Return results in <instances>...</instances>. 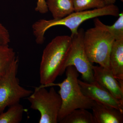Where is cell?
<instances>
[{
    "mask_svg": "<svg viewBox=\"0 0 123 123\" xmlns=\"http://www.w3.org/2000/svg\"><path fill=\"white\" fill-rule=\"evenodd\" d=\"M66 77L61 83H52L48 86H59V91L62 105L58 121L62 120L74 110L78 109H91L94 101L82 92L78 82L79 74L75 67L68 66L66 70Z\"/></svg>",
    "mask_w": 123,
    "mask_h": 123,
    "instance_id": "3957f363",
    "label": "cell"
},
{
    "mask_svg": "<svg viewBox=\"0 0 123 123\" xmlns=\"http://www.w3.org/2000/svg\"><path fill=\"white\" fill-rule=\"evenodd\" d=\"M115 40L107 31L97 26L85 31L83 43L90 61L111 70L110 56Z\"/></svg>",
    "mask_w": 123,
    "mask_h": 123,
    "instance_id": "277c9868",
    "label": "cell"
},
{
    "mask_svg": "<svg viewBox=\"0 0 123 123\" xmlns=\"http://www.w3.org/2000/svg\"><path fill=\"white\" fill-rule=\"evenodd\" d=\"M72 38L58 36L52 40L43 50L39 68L40 82L44 87L52 84L62 71L68 55Z\"/></svg>",
    "mask_w": 123,
    "mask_h": 123,
    "instance_id": "7a4b0ae2",
    "label": "cell"
},
{
    "mask_svg": "<svg viewBox=\"0 0 123 123\" xmlns=\"http://www.w3.org/2000/svg\"><path fill=\"white\" fill-rule=\"evenodd\" d=\"M106 5L114 4L116 2V0H104Z\"/></svg>",
    "mask_w": 123,
    "mask_h": 123,
    "instance_id": "ffe728a7",
    "label": "cell"
},
{
    "mask_svg": "<svg viewBox=\"0 0 123 123\" xmlns=\"http://www.w3.org/2000/svg\"><path fill=\"white\" fill-rule=\"evenodd\" d=\"M35 10L36 12L43 14L47 12L48 10L46 5V0H37Z\"/></svg>",
    "mask_w": 123,
    "mask_h": 123,
    "instance_id": "d6986e66",
    "label": "cell"
},
{
    "mask_svg": "<svg viewBox=\"0 0 123 123\" xmlns=\"http://www.w3.org/2000/svg\"><path fill=\"white\" fill-rule=\"evenodd\" d=\"M46 2L53 19L63 18L74 12L73 0H47Z\"/></svg>",
    "mask_w": 123,
    "mask_h": 123,
    "instance_id": "7c38bea8",
    "label": "cell"
},
{
    "mask_svg": "<svg viewBox=\"0 0 123 123\" xmlns=\"http://www.w3.org/2000/svg\"><path fill=\"white\" fill-rule=\"evenodd\" d=\"M91 110L95 123H123V112L114 108L94 101Z\"/></svg>",
    "mask_w": 123,
    "mask_h": 123,
    "instance_id": "30bf717a",
    "label": "cell"
},
{
    "mask_svg": "<svg viewBox=\"0 0 123 123\" xmlns=\"http://www.w3.org/2000/svg\"><path fill=\"white\" fill-rule=\"evenodd\" d=\"M74 12L100 8L106 5L104 0H73Z\"/></svg>",
    "mask_w": 123,
    "mask_h": 123,
    "instance_id": "e0dca14e",
    "label": "cell"
},
{
    "mask_svg": "<svg viewBox=\"0 0 123 123\" xmlns=\"http://www.w3.org/2000/svg\"><path fill=\"white\" fill-rule=\"evenodd\" d=\"M119 17L112 25L104 24L99 18H95L94 20L95 26L100 27L105 29L111 35L115 40L123 39V12L119 14Z\"/></svg>",
    "mask_w": 123,
    "mask_h": 123,
    "instance_id": "2e32d148",
    "label": "cell"
},
{
    "mask_svg": "<svg viewBox=\"0 0 123 123\" xmlns=\"http://www.w3.org/2000/svg\"><path fill=\"white\" fill-rule=\"evenodd\" d=\"M18 66L17 57L0 79V114L6 107L19 103L21 99L29 97L33 92L20 85L17 77Z\"/></svg>",
    "mask_w": 123,
    "mask_h": 123,
    "instance_id": "8992f818",
    "label": "cell"
},
{
    "mask_svg": "<svg viewBox=\"0 0 123 123\" xmlns=\"http://www.w3.org/2000/svg\"><path fill=\"white\" fill-rule=\"evenodd\" d=\"M42 85L36 88L27 99L30 107L40 115L39 123H57L62 105L61 98L55 88L48 90Z\"/></svg>",
    "mask_w": 123,
    "mask_h": 123,
    "instance_id": "5b68a950",
    "label": "cell"
},
{
    "mask_svg": "<svg viewBox=\"0 0 123 123\" xmlns=\"http://www.w3.org/2000/svg\"><path fill=\"white\" fill-rule=\"evenodd\" d=\"M17 57L14 50L9 44L0 46V79L6 74Z\"/></svg>",
    "mask_w": 123,
    "mask_h": 123,
    "instance_id": "4fadbf2b",
    "label": "cell"
},
{
    "mask_svg": "<svg viewBox=\"0 0 123 123\" xmlns=\"http://www.w3.org/2000/svg\"><path fill=\"white\" fill-rule=\"evenodd\" d=\"M110 65L114 76L123 80V39L114 42L110 53Z\"/></svg>",
    "mask_w": 123,
    "mask_h": 123,
    "instance_id": "8fae6325",
    "label": "cell"
},
{
    "mask_svg": "<svg viewBox=\"0 0 123 123\" xmlns=\"http://www.w3.org/2000/svg\"><path fill=\"white\" fill-rule=\"evenodd\" d=\"M78 82L86 96L93 101L114 108L123 112V100L117 99L97 81L87 82L78 79Z\"/></svg>",
    "mask_w": 123,
    "mask_h": 123,
    "instance_id": "ba28073f",
    "label": "cell"
},
{
    "mask_svg": "<svg viewBox=\"0 0 123 123\" xmlns=\"http://www.w3.org/2000/svg\"><path fill=\"white\" fill-rule=\"evenodd\" d=\"M120 13L118 7L114 4L106 5L100 8L74 12L60 19L51 20L41 19L32 25L33 34L38 44L44 42L45 33L49 29L56 26H63L68 27L71 32V36L78 33L79 27L86 21L102 16L118 17Z\"/></svg>",
    "mask_w": 123,
    "mask_h": 123,
    "instance_id": "6da1fadb",
    "label": "cell"
},
{
    "mask_svg": "<svg viewBox=\"0 0 123 123\" xmlns=\"http://www.w3.org/2000/svg\"><path fill=\"white\" fill-rule=\"evenodd\" d=\"M61 123H95L92 113L85 109L74 110L66 116Z\"/></svg>",
    "mask_w": 123,
    "mask_h": 123,
    "instance_id": "9a60e30c",
    "label": "cell"
},
{
    "mask_svg": "<svg viewBox=\"0 0 123 123\" xmlns=\"http://www.w3.org/2000/svg\"><path fill=\"white\" fill-rule=\"evenodd\" d=\"M9 107L7 111L0 114V123H20L24 111L23 106L18 103Z\"/></svg>",
    "mask_w": 123,
    "mask_h": 123,
    "instance_id": "5bb4252c",
    "label": "cell"
},
{
    "mask_svg": "<svg viewBox=\"0 0 123 123\" xmlns=\"http://www.w3.org/2000/svg\"><path fill=\"white\" fill-rule=\"evenodd\" d=\"M11 41L8 29L0 22V46L9 44Z\"/></svg>",
    "mask_w": 123,
    "mask_h": 123,
    "instance_id": "ac0fdd59",
    "label": "cell"
},
{
    "mask_svg": "<svg viewBox=\"0 0 123 123\" xmlns=\"http://www.w3.org/2000/svg\"><path fill=\"white\" fill-rule=\"evenodd\" d=\"M85 31L79 29L76 34L70 36L72 42L70 50L62 71L61 75L69 66H74L81 74L84 81L92 82L94 81L93 75V63L87 57L85 51L83 38Z\"/></svg>",
    "mask_w": 123,
    "mask_h": 123,
    "instance_id": "52a82bcc",
    "label": "cell"
},
{
    "mask_svg": "<svg viewBox=\"0 0 123 123\" xmlns=\"http://www.w3.org/2000/svg\"><path fill=\"white\" fill-rule=\"evenodd\" d=\"M95 81L117 99L123 100V85L119 83L111 71L100 66H93Z\"/></svg>",
    "mask_w": 123,
    "mask_h": 123,
    "instance_id": "9c48e42d",
    "label": "cell"
}]
</instances>
